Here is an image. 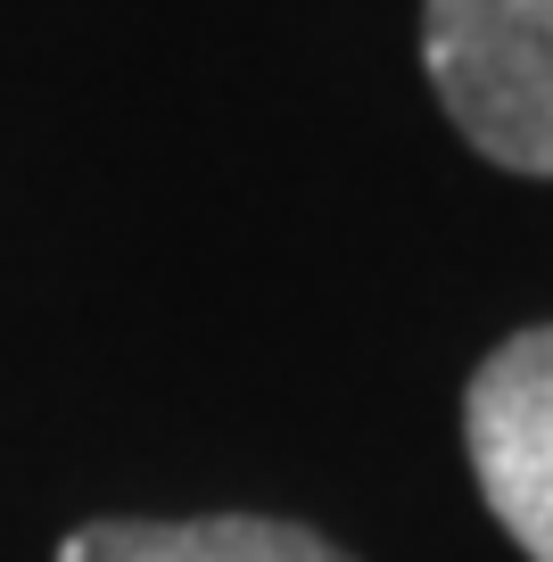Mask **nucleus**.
Wrapping results in <instances>:
<instances>
[{
    "label": "nucleus",
    "mask_w": 553,
    "mask_h": 562,
    "mask_svg": "<svg viewBox=\"0 0 553 562\" xmlns=\"http://www.w3.org/2000/svg\"><path fill=\"white\" fill-rule=\"evenodd\" d=\"M421 67L487 166L553 182V0H421Z\"/></svg>",
    "instance_id": "f257e3e1"
},
{
    "label": "nucleus",
    "mask_w": 553,
    "mask_h": 562,
    "mask_svg": "<svg viewBox=\"0 0 553 562\" xmlns=\"http://www.w3.org/2000/svg\"><path fill=\"white\" fill-rule=\"evenodd\" d=\"M50 562H356L323 529L281 513H199V521H83Z\"/></svg>",
    "instance_id": "7ed1b4c3"
},
{
    "label": "nucleus",
    "mask_w": 553,
    "mask_h": 562,
    "mask_svg": "<svg viewBox=\"0 0 553 562\" xmlns=\"http://www.w3.org/2000/svg\"><path fill=\"white\" fill-rule=\"evenodd\" d=\"M463 456L496 529L553 562V323H529L463 381Z\"/></svg>",
    "instance_id": "f03ea898"
}]
</instances>
